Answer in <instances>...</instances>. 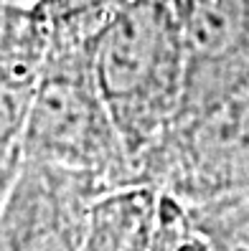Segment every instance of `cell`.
Masks as SVG:
<instances>
[{"label":"cell","mask_w":249,"mask_h":251,"mask_svg":"<svg viewBox=\"0 0 249 251\" xmlns=\"http://www.w3.org/2000/svg\"><path fill=\"white\" fill-rule=\"evenodd\" d=\"M38 76L0 74V205L23 162V137Z\"/></svg>","instance_id":"cell-7"},{"label":"cell","mask_w":249,"mask_h":251,"mask_svg":"<svg viewBox=\"0 0 249 251\" xmlns=\"http://www.w3.org/2000/svg\"><path fill=\"white\" fill-rule=\"evenodd\" d=\"M145 251H211L188 205L170 193H158V205Z\"/></svg>","instance_id":"cell-10"},{"label":"cell","mask_w":249,"mask_h":251,"mask_svg":"<svg viewBox=\"0 0 249 251\" xmlns=\"http://www.w3.org/2000/svg\"><path fill=\"white\" fill-rule=\"evenodd\" d=\"M140 185L186 205L249 196V51L188 64L178 109L140 162Z\"/></svg>","instance_id":"cell-1"},{"label":"cell","mask_w":249,"mask_h":251,"mask_svg":"<svg viewBox=\"0 0 249 251\" xmlns=\"http://www.w3.org/2000/svg\"><path fill=\"white\" fill-rule=\"evenodd\" d=\"M94 71L140 185V162L170 125L188 71L173 0H130L97 43Z\"/></svg>","instance_id":"cell-2"},{"label":"cell","mask_w":249,"mask_h":251,"mask_svg":"<svg viewBox=\"0 0 249 251\" xmlns=\"http://www.w3.org/2000/svg\"><path fill=\"white\" fill-rule=\"evenodd\" d=\"M102 196L89 175L23 160L0 205V251H82Z\"/></svg>","instance_id":"cell-4"},{"label":"cell","mask_w":249,"mask_h":251,"mask_svg":"<svg viewBox=\"0 0 249 251\" xmlns=\"http://www.w3.org/2000/svg\"><path fill=\"white\" fill-rule=\"evenodd\" d=\"M18 3H36V0H18Z\"/></svg>","instance_id":"cell-11"},{"label":"cell","mask_w":249,"mask_h":251,"mask_svg":"<svg viewBox=\"0 0 249 251\" xmlns=\"http://www.w3.org/2000/svg\"><path fill=\"white\" fill-rule=\"evenodd\" d=\"M130 0H36L33 8L49 28V43L97 46L107 25Z\"/></svg>","instance_id":"cell-8"},{"label":"cell","mask_w":249,"mask_h":251,"mask_svg":"<svg viewBox=\"0 0 249 251\" xmlns=\"http://www.w3.org/2000/svg\"><path fill=\"white\" fill-rule=\"evenodd\" d=\"M188 64L249 51V0H173Z\"/></svg>","instance_id":"cell-5"},{"label":"cell","mask_w":249,"mask_h":251,"mask_svg":"<svg viewBox=\"0 0 249 251\" xmlns=\"http://www.w3.org/2000/svg\"><path fill=\"white\" fill-rule=\"evenodd\" d=\"M211 251H249V196L188 205Z\"/></svg>","instance_id":"cell-9"},{"label":"cell","mask_w":249,"mask_h":251,"mask_svg":"<svg viewBox=\"0 0 249 251\" xmlns=\"http://www.w3.org/2000/svg\"><path fill=\"white\" fill-rule=\"evenodd\" d=\"M97 46L51 41L23 137V160L77 170L102 193L138 185L94 71Z\"/></svg>","instance_id":"cell-3"},{"label":"cell","mask_w":249,"mask_h":251,"mask_svg":"<svg viewBox=\"0 0 249 251\" xmlns=\"http://www.w3.org/2000/svg\"><path fill=\"white\" fill-rule=\"evenodd\" d=\"M49 53V28L33 3L0 0V74L38 76Z\"/></svg>","instance_id":"cell-6"}]
</instances>
